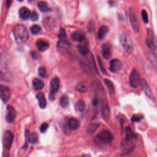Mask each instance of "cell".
Returning a JSON list of instances; mask_svg holds the SVG:
<instances>
[{"label":"cell","instance_id":"1","mask_svg":"<svg viewBox=\"0 0 157 157\" xmlns=\"http://www.w3.org/2000/svg\"><path fill=\"white\" fill-rule=\"evenodd\" d=\"M13 33L18 44H25L29 38V34L26 27L23 25H17L13 29Z\"/></svg>","mask_w":157,"mask_h":157},{"label":"cell","instance_id":"2","mask_svg":"<svg viewBox=\"0 0 157 157\" xmlns=\"http://www.w3.org/2000/svg\"><path fill=\"white\" fill-rule=\"evenodd\" d=\"M113 139V134L107 129L101 131L94 137V142L98 145H107L112 142Z\"/></svg>","mask_w":157,"mask_h":157},{"label":"cell","instance_id":"3","mask_svg":"<svg viewBox=\"0 0 157 157\" xmlns=\"http://www.w3.org/2000/svg\"><path fill=\"white\" fill-rule=\"evenodd\" d=\"M120 43L124 50L128 53H132L134 51L133 43L131 37L126 33H122L120 36Z\"/></svg>","mask_w":157,"mask_h":157},{"label":"cell","instance_id":"4","mask_svg":"<svg viewBox=\"0 0 157 157\" xmlns=\"http://www.w3.org/2000/svg\"><path fill=\"white\" fill-rule=\"evenodd\" d=\"M0 62V78L4 82H8L11 78L12 73L9 70L8 65L4 60V58Z\"/></svg>","mask_w":157,"mask_h":157},{"label":"cell","instance_id":"5","mask_svg":"<svg viewBox=\"0 0 157 157\" xmlns=\"http://www.w3.org/2000/svg\"><path fill=\"white\" fill-rule=\"evenodd\" d=\"M129 82L130 86L134 88H137L141 85L142 79L140 77V75L138 71H137L136 69H133L131 71L129 75Z\"/></svg>","mask_w":157,"mask_h":157},{"label":"cell","instance_id":"6","mask_svg":"<svg viewBox=\"0 0 157 157\" xmlns=\"http://www.w3.org/2000/svg\"><path fill=\"white\" fill-rule=\"evenodd\" d=\"M13 139V133L9 130L6 131L3 134V137H2V145L4 149L9 150L10 148L11 145L12 144Z\"/></svg>","mask_w":157,"mask_h":157},{"label":"cell","instance_id":"7","mask_svg":"<svg viewBox=\"0 0 157 157\" xmlns=\"http://www.w3.org/2000/svg\"><path fill=\"white\" fill-rule=\"evenodd\" d=\"M71 48V44L66 39H59L57 44V49L61 54H66Z\"/></svg>","mask_w":157,"mask_h":157},{"label":"cell","instance_id":"8","mask_svg":"<svg viewBox=\"0 0 157 157\" xmlns=\"http://www.w3.org/2000/svg\"><path fill=\"white\" fill-rule=\"evenodd\" d=\"M60 85V80L58 77H55L53 78L50 81V99H53L54 94L58 92Z\"/></svg>","mask_w":157,"mask_h":157},{"label":"cell","instance_id":"9","mask_svg":"<svg viewBox=\"0 0 157 157\" xmlns=\"http://www.w3.org/2000/svg\"><path fill=\"white\" fill-rule=\"evenodd\" d=\"M147 36L145 39V44L147 47L151 51H155L156 50V45L154 40L153 31L150 29H148L147 30Z\"/></svg>","mask_w":157,"mask_h":157},{"label":"cell","instance_id":"10","mask_svg":"<svg viewBox=\"0 0 157 157\" xmlns=\"http://www.w3.org/2000/svg\"><path fill=\"white\" fill-rule=\"evenodd\" d=\"M11 96V91L9 87L7 86L0 85V98L4 102H6L9 101Z\"/></svg>","mask_w":157,"mask_h":157},{"label":"cell","instance_id":"11","mask_svg":"<svg viewBox=\"0 0 157 157\" xmlns=\"http://www.w3.org/2000/svg\"><path fill=\"white\" fill-rule=\"evenodd\" d=\"M129 21L132 29L134 31L135 33H139V23L134 14V11L131 9H130L129 11Z\"/></svg>","mask_w":157,"mask_h":157},{"label":"cell","instance_id":"12","mask_svg":"<svg viewBox=\"0 0 157 157\" xmlns=\"http://www.w3.org/2000/svg\"><path fill=\"white\" fill-rule=\"evenodd\" d=\"M43 25L46 30L51 31L55 28L56 25V22L53 17H46L43 20Z\"/></svg>","mask_w":157,"mask_h":157},{"label":"cell","instance_id":"13","mask_svg":"<svg viewBox=\"0 0 157 157\" xmlns=\"http://www.w3.org/2000/svg\"><path fill=\"white\" fill-rule=\"evenodd\" d=\"M122 153L123 155H128L132 152L134 148L135 145L133 141H128L124 140L122 143Z\"/></svg>","mask_w":157,"mask_h":157},{"label":"cell","instance_id":"14","mask_svg":"<svg viewBox=\"0 0 157 157\" xmlns=\"http://www.w3.org/2000/svg\"><path fill=\"white\" fill-rule=\"evenodd\" d=\"M101 114L102 118L105 121H108L110 117V109L106 99L101 101Z\"/></svg>","mask_w":157,"mask_h":157},{"label":"cell","instance_id":"15","mask_svg":"<svg viewBox=\"0 0 157 157\" xmlns=\"http://www.w3.org/2000/svg\"><path fill=\"white\" fill-rule=\"evenodd\" d=\"M122 68V63L118 59H113L110 62V70L112 72L116 73Z\"/></svg>","mask_w":157,"mask_h":157},{"label":"cell","instance_id":"16","mask_svg":"<svg viewBox=\"0 0 157 157\" xmlns=\"http://www.w3.org/2000/svg\"><path fill=\"white\" fill-rule=\"evenodd\" d=\"M17 116L15 109L11 105H9L7 106V115L6 120L8 123H12Z\"/></svg>","mask_w":157,"mask_h":157},{"label":"cell","instance_id":"17","mask_svg":"<svg viewBox=\"0 0 157 157\" xmlns=\"http://www.w3.org/2000/svg\"><path fill=\"white\" fill-rule=\"evenodd\" d=\"M71 38L74 41L82 42L85 40V34L84 31L81 30H78V31H74L71 34Z\"/></svg>","mask_w":157,"mask_h":157},{"label":"cell","instance_id":"18","mask_svg":"<svg viewBox=\"0 0 157 157\" xmlns=\"http://www.w3.org/2000/svg\"><path fill=\"white\" fill-rule=\"evenodd\" d=\"M112 54V47L109 43H104L102 45V55L104 59H108Z\"/></svg>","mask_w":157,"mask_h":157},{"label":"cell","instance_id":"19","mask_svg":"<svg viewBox=\"0 0 157 157\" xmlns=\"http://www.w3.org/2000/svg\"><path fill=\"white\" fill-rule=\"evenodd\" d=\"M78 48L79 53L83 56H86L89 53V47L88 42L85 40L80 42L79 45H78Z\"/></svg>","mask_w":157,"mask_h":157},{"label":"cell","instance_id":"20","mask_svg":"<svg viewBox=\"0 0 157 157\" xmlns=\"http://www.w3.org/2000/svg\"><path fill=\"white\" fill-rule=\"evenodd\" d=\"M36 47H37L38 50L40 51V52H44L46 50H47L49 47L48 42L47 41L41 40V39L36 41Z\"/></svg>","mask_w":157,"mask_h":157},{"label":"cell","instance_id":"21","mask_svg":"<svg viewBox=\"0 0 157 157\" xmlns=\"http://www.w3.org/2000/svg\"><path fill=\"white\" fill-rule=\"evenodd\" d=\"M36 98L38 100L40 107L41 109H44L47 105V101L44 93L42 92L38 93L36 94Z\"/></svg>","mask_w":157,"mask_h":157},{"label":"cell","instance_id":"22","mask_svg":"<svg viewBox=\"0 0 157 157\" xmlns=\"http://www.w3.org/2000/svg\"><path fill=\"white\" fill-rule=\"evenodd\" d=\"M19 15L21 19L27 20L31 16V11L26 7H21L19 9Z\"/></svg>","mask_w":157,"mask_h":157},{"label":"cell","instance_id":"23","mask_svg":"<svg viewBox=\"0 0 157 157\" xmlns=\"http://www.w3.org/2000/svg\"><path fill=\"white\" fill-rule=\"evenodd\" d=\"M109 32V27L106 25L101 26L98 31V38L99 40L103 39Z\"/></svg>","mask_w":157,"mask_h":157},{"label":"cell","instance_id":"24","mask_svg":"<svg viewBox=\"0 0 157 157\" xmlns=\"http://www.w3.org/2000/svg\"><path fill=\"white\" fill-rule=\"evenodd\" d=\"M141 85L143 89L144 92L145 93V94H146L147 96H148V98H150V99L153 98V94L152 92L148 85V83H147V82L145 80H142V83H141Z\"/></svg>","mask_w":157,"mask_h":157},{"label":"cell","instance_id":"25","mask_svg":"<svg viewBox=\"0 0 157 157\" xmlns=\"http://www.w3.org/2000/svg\"><path fill=\"white\" fill-rule=\"evenodd\" d=\"M26 139H27V144L28 142L31 144H35L38 139L37 134L36 132H32L29 134L28 130H27L26 132Z\"/></svg>","mask_w":157,"mask_h":157},{"label":"cell","instance_id":"26","mask_svg":"<svg viewBox=\"0 0 157 157\" xmlns=\"http://www.w3.org/2000/svg\"><path fill=\"white\" fill-rule=\"evenodd\" d=\"M68 125L71 129L76 130L79 128L80 123L77 119L75 118H71L68 121Z\"/></svg>","mask_w":157,"mask_h":157},{"label":"cell","instance_id":"27","mask_svg":"<svg viewBox=\"0 0 157 157\" xmlns=\"http://www.w3.org/2000/svg\"><path fill=\"white\" fill-rule=\"evenodd\" d=\"M33 88L36 91H40L41 90L44 86V83L43 81H42L40 79L35 78L33 81Z\"/></svg>","mask_w":157,"mask_h":157},{"label":"cell","instance_id":"28","mask_svg":"<svg viewBox=\"0 0 157 157\" xmlns=\"http://www.w3.org/2000/svg\"><path fill=\"white\" fill-rule=\"evenodd\" d=\"M153 51H151L150 52H149V53L148 54V59L149 60V62L150 63V64L156 69H157V56L155 55V53H154L153 52Z\"/></svg>","mask_w":157,"mask_h":157},{"label":"cell","instance_id":"29","mask_svg":"<svg viewBox=\"0 0 157 157\" xmlns=\"http://www.w3.org/2000/svg\"><path fill=\"white\" fill-rule=\"evenodd\" d=\"M38 9L40 11L42 12H48L52 10V9L48 6V4L45 1H40L37 4Z\"/></svg>","mask_w":157,"mask_h":157},{"label":"cell","instance_id":"30","mask_svg":"<svg viewBox=\"0 0 157 157\" xmlns=\"http://www.w3.org/2000/svg\"><path fill=\"white\" fill-rule=\"evenodd\" d=\"M126 136H125V140L128 141H133L134 139H136V136L132 132V129L130 127H126Z\"/></svg>","mask_w":157,"mask_h":157},{"label":"cell","instance_id":"31","mask_svg":"<svg viewBox=\"0 0 157 157\" xmlns=\"http://www.w3.org/2000/svg\"><path fill=\"white\" fill-rule=\"evenodd\" d=\"M104 83L108 89L109 93L110 94H114L115 93V87H114L113 83L109 79H107V78L104 79Z\"/></svg>","mask_w":157,"mask_h":157},{"label":"cell","instance_id":"32","mask_svg":"<svg viewBox=\"0 0 157 157\" xmlns=\"http://www.w3.org/2000/svg\"><path fill=\"white\" fill-rule=\"evenodd\" d=\"M75 89L80 93H85L88 90V86L85 82H80L76 85Z\"/></svg>","mask_w":157,"mask_h":157},{"label":"cell","instance_id":"33","mask_svg":"<svg viewBox=\"0 0 157 157\" xmlns=\"http://www.w3.org/2000/svg\"><path fill=\"white\" fill-rule=\"evenodd\" d=\"M85 106L86 105L85 102L82 99L78 100L75 104V110L78 112H83L85 109Z\"/></svg>","mask_w":157,"mask_h":157},{"label":"cell","instance_id":"34","mask_svg":"<svg viewBox=\"0 0 157 157\" xmlns=\"http://www.w3.org/2000/svg\"><path fill=\"white\" fill-rule=\"evenodd\" d=\"M59 103L61 107H66L68 106L69 104V99L67 95L64 94L59 99Z\"/></svg>","mask_w":157,"mask_h":157},{"label":"cell","instance_id":"35","mask_svg":"<svg viewBox=\"0 0 157 157\" xmlns=\"http://www.w3.org/2000/svg\"><path fill=\"white\" fill-rule=\"evenodd\" d=\"M99 126V123H96V122L93 123L89 125L88 128V132L90 134H93L98 129Z\"/></svg>","mask_w":157,"mask_h":157},{"label":"cell","instance_id":"36","mask_svg":"<svg viewBox=\"0 0 157 157\" xmlns=\"http://www.w3.org/2000/svg\"><path fill=\"white\" fill-rule=\"evenodd\" d=\"M41 30H42L41 27L38 25H34L31 26V27L30 28V31H31V33L34 35L38 34L39 33H40Z\"/></svg>","mask_w":157,"mask_h":157},{"label":"cell","instance_id":"37","mask_svg":"<svg viewBox=\"0 0 157 157\" xmlns=\"http://www.w3.org/2000/svg\"><path fill=\"white\" fill-rule=\"evenodd\" d=\"M141 16L143 21L145 23H148V15L147 13V12L145 9H142L141 11Z\"/></svg>","mask_w":157,"mask_h":157},{"label":"cell","instance_id":"38","mask_svg":"<svg viewBox=\"0 0 157 157\" xmlns=\"http://www.w3.org/2000/svg\"><path fill=\"white\" fill-rule=\"evenodd\" d=\"M38 72H39V75L41 77H43V78L46 77V76H47V71H46V69H45V67H40L39 68V69H38Z\"/></svg>","mask_w":157,"mask_h":157},{"label":"cell","instance_id":"39","mask_svg":"<svg viewBox=\"0 0 157 157\" xmlns=\"http://www.w3.org/2000/svg\"><path fill=\"white\" fill-rule=\"evenodd\" d=\"M58 37H59V39H66L67 38V35L66 34V32L63 28H61L59 29Z\"/></svg>","mask_w":157,"mask_h":157},{"label":"cell","instance_id":"40","mask_svg":"<svg viewBox=\"0 0 157 157\" xmlns=\"http://www.w3.org/2000/svg\"><path fill=\"white\" fill-rule=\"evenodd\" d=\"M30 17H31V20L33 21H36L39 19V14L36 12H32Z\"/></svg>","mask_w":157,"mask_h":157},{"label":"cell","instance_id":"41","mask_svg":"<svg viewBox=\"0 0 157 157\" xmlns=\"http://www.w3.org/2000/svg\"><path fill=\"white\" fill-rule=\"evenodd\" d=\"M98 64H99V67H100V69H101V72H102L103 74H107V73H106V72H105V69H104V66H103V64H102V62H101V60L100 59V58H99V57H98Z\"/></svg>","mask_w":157,"mask_h":157},{"label":"cell","instance_id":"42","mask_svg":"<svg viewBox=\"0 0 157 157\" xmlns=\"http://www.w3.org/2000/svg\"><path fill=\"white\" fill-rule=\"evenodd\" d=\"M48 127V124L47 123H44L41 124L40 128V131L42 132H44L46 131V130L47 129Z\"/></svg>","mask_w":157,"mask_h":157},{"label":"cell","instance_id":"43","mask_svg":"<svg viewBox=\"0 0 157 157\" xmlns=\"http://www.w3.org/2000/svg\"><path fill=\"white\" fill-rule=\"evenodd\" d=\"M142 119V117L139 116V115H134L133 117H132L131 118V121L133 122H137L140 121V120Z\"/></svg>","mask_w":157,"mask_h":157},{"label":"cell","instance_id":"44","mask_svg":"<svg viewBox=\"0 0 157 157\" xmlns=\"http://www.w3.org/2000/svg\"><path fill=\"white\" fill-rule=\"evenodd\" d=\"M12 2V0H6V7L7 9H9Z\"/></svg>","mask_w":157,"mask_h":157},{"label":"cell","instance_id":"45","mask_svg":"<svg viewBox=\"0 0 157 157\" xmlns=\"http://www.w3.org/2000/svg\"><path fill=\"white\" fill-rule=\"evenodd\" d=\"M31 56H32V57L34 58H37V56H39V54H38L36 51H33V52H32V53H31Z\"/></svg>","mask_w":157,"mask_h":157},{"label":"cell","instance_id":"46","mask_svg":"<svg viewBox=\"0 0 157 157\" xmlns=\"http://www.w3.org/2000/svg\"><path fill=\"white\" fill-rule=\"evenodd\" d=\"M19 2H22L23 0H18Z\"/></svg>","mask_w":157,"mask_h":157}]
</instances>
